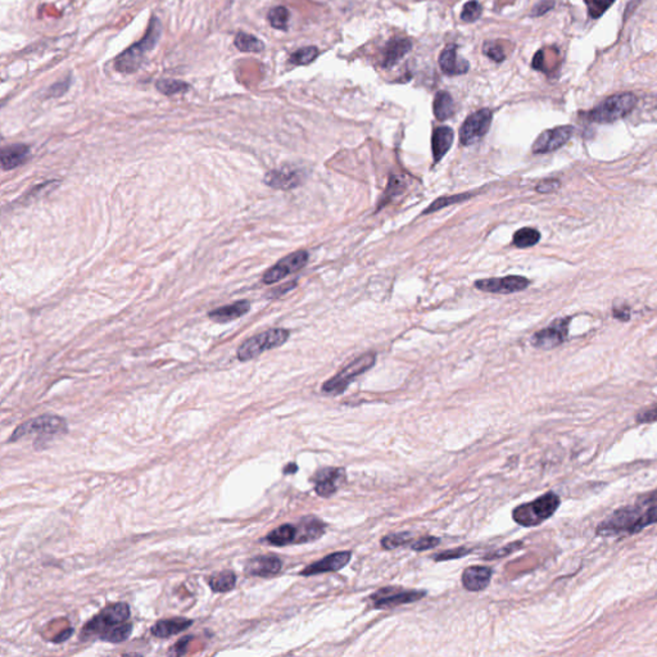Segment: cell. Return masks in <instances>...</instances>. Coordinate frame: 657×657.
Wrapping results in <instances>:
<instances>
[{
    "label": "cell",
    "mask_w": 657,
    "mask_h": 657,
    "mask_svg": "<svg viewBox=\"0 0 657 657\" xmlns=\"http://www.w3.org/2000/svg\"><path fill=\"white\" fill-rule=\"evenodd\" d=\"M652 524H657V490L640 497L632 506L616 510L601 522L597 533L604 537L634 534Z\"/></svg>",
    "instance_id": "1"
},
{
    "label": "cell",
    "mask_w": 657,
    "mask_h": 657,
    "mask_svg": "<svg viewBox=\"0 0 657 657\" xmlns=\"http://www.w3.org/2000/svg\"><path fill=\"white\" fill-rule=\"evenodd\" d=\"M162 33V26L160 19L152 17L146 34L139 43L131 45L126 51L120 54L114 60V69L121 74H134L142 67L146 60V54L153 51L158 43Z\"/></svg>",
    "instance_id": "2"
},
{
    "label": "cell",
    "mask_w": 657,
    "mask_h": 657,
    "mask_svg": "<svg viewBox=\"0 0 657 657\" xmlns=\"http://www.w3.org/2000/svg\"><path fill=\"white\" fill-rule=\"evenodd\" d=\"M560 497L549 492L529 504L518 506L512 512V519L521 527H537L548 520L560 507Z\"/></svg>",
    "instance_id": "3"
},
{
    "label": "cell",
    "mask_w": 657,
    "mask_h": 657,
    "mask_svg": "<svg viewBox=\"0 0 657 657\" xmlns=\"http://www.w3.org/2000/svg\"><path fill=\"white\" fill-rule=\"evenodd\" d=\"M635 104L637 96L632 93L611 95L592 111H589L587 117L589 121L597 123H613L629 114L634 110Z\"/></svg>",
    "instance_id": "4"
},
{
    "label": "cell",
    "mask_w": 657,
    "mask_h": 657,
    "mask_svg": "<svg viewBox=\"0 0 657 657\" xmlns=\"http://www.w3.org/2000/svg\"><path fill=\"white\" fill-rule=\"evenodd\" d=\"M289 335L291 334L285 329H270L264 333L257 334L240 345L238 359L240 361L256 359L266 350H273L282 345L289 339Z\"/></svg>",
    "instance_id": "5"
},
{
    "label": "cell",
    "mask_w": 657,
    "mask_h": 657,
    "mask_svg": "<svg viewBox=\"0 0 657 657\" xmlns=\"http://www.w3.org/2000/svg\"><path fill=\"white\" fill-rule=\"evenodd\" d=\"M375 362L376 356L374 353L362 355L359 359H355L348 366L344 367L341 373H338L336 375L324 383L323 388H321L323 393L332 394V395L341 394L348 388V385L350 384V382L355 377L366 373L367 370H370L371 367L375 365Z\"/></svg>",
    "instance_id": "6"
},
{
    "label": "cell",
    "mask_w": 657,
    "mask_h": 657,
    "mask_svg": "<svg viewBox=\"0 0 657 657\" xmlns=\"http://www.w3.org/2000/svg\"><path fill=\"white\" fill-rule=\"evenodd\" d=\"M130 617V607L126 604H114L111 606L105 607L101 614L96 615L93 620H90L86 624L84 632L81 633L83 637H90V635H101L105 632H108L113 626L120 625V624L126 623Z\"/></svg>",
    "instance_id": "7"
},
{
    "label": "cell",
    "mask_w": 657,
    "mask_h": 657,
    "mask_svg": "<svg viewBox=\"0 0 657 657\" xmlns=\"http://www.w3.org/2000/svg\"><path fill=\"white\" fill-rule=\"evenodd\" d=\"M66 432H67V424L65 418H60L57 415H43V416L28 420L25 424L19 425L9 438V442H16L18 439L30 434L56 436V434H62Z\"/></svg>",
    "instance_id": "8"
},
{
    "label": "cell",
    "mask_w": 657,
    "mask_h": 657,
    "mask_svg": "<svg viewBox=\"0 0 657 657\" xmlns=\"http://www.w3.org/2000/svg\"><path fill=\"white\" fill-rule=\"evenodd\" d=\"M492 111L488 108H483L474 112L462 123L460 128V142L462 146H472L481 140L488 133L492 123Z\"/></svg>",
    "instance_id": "9"
},
{
    "label": "cell",
    "mask_w": 657,
    "mask_h": 657,
    "mask_svg": "<svg viewBox=\"0 0 657 657\" xmlns=\"http://www.w3.org/2000/svg\"><path fill=\"white\" fill-rule=\"evenodd\" d=\"M570 318H558L531 338V344L539 350H554L568 339Z\"/></svg>",
    "instance_id": "10"
},
{
    "label": "cell",
    "mask_w": 657,
    "mask_h": 657,
    "mask_svg": "<svg viewBox=\"0 0 657 657\" xmlns=\"http://www.w3.org/2000/svg\"><path fill=\"white\" fill-rule=\"evenodd\" d=\"M307 261L308 253L306 250L294 252L289 256L284 257L276 265L268 268L262 278V282L265 284L280 282L284 278L299 271L303 266H306Z\"/></svg>",
    "instance_id": "11"
},
{
    "label": "cell",
    "mask_w": 657,
    "mask_h": 657,
    "mask_svg": "<svg viewBox=\"0 0 657 657\" xmlns=\"http://www.w3.org/2000/svg\"><path fill=\"white\" fill-rule=\"evenodd\" d=\"M574 134L572 126H557L543 131L533 144V153L546 154L565 146Z\"/></svg>",
    "instance_id": "12"
},
{
    "label": "cell",
    "mask_w": 657,
    "mask_h": 657,
    "mask_svg": "<svg viewBox=\"0 0 657 657\" xmlns=\"http://www.w3.org/2000/svg\"><path fill=\"white\" fill-rule=\"evenodd\" d=\"M424 597H425V592L423 590L386 588L374 593L371 596V599L374 601V606L376 608H386V607L401 606L404 604H412Z\"/></svg>",
    "instance_id": "13"
},
{
    "label": "cell",
    "mask_w": 657,
    "mask_h": 657,
    "mask_svg": "<svg viewBox=\"0 0 657 657\" xmlns=\"http://www.w3.org/2000/svg\"><path fill=\"white\" fill-rule=\"evenodd\" d=\"M530 282L522 276H504V278H493L475 282V288L481 291L495 293V294H510L516 291H524L529 287Z\"/></svg>",
    "instance_id": "14"
},
{
    "label": "cell",
    "mask_w": 657,
    "mask_h": 657,
    "mask_svg": "<svg viewBox=\"0 0 657 657\" xmlns=\"http://www.w3.org/2000/svg\"><path fill=\"white\" fill-rule=\"evenodd\" d=\"M303 181V172L291 166L270 171L265 176V184L270 188L291 190L297 188Z\"/></svg>",
    "instance_id": "15"
},
{
    "label": "cell",
    "mask_w": 657,
    "mask_h": 657,
    "mask_svg": "<svg viewBox=\"0 0 657 657\" xmlns=\"http://www.w3.org/2000/svg\"><path fill=\"white\" fill-rule=\"evenodd\" d=\"M345 481V471L336 468L320 470L315 477V490L320 497L333 495Z\"/></svg>",
    "instance_id": "16"
},
{
    "label": "cell",
    "mask_w": 657,
    "mask_h": 657,
    "mask_svg": "<svg viewBox=\"0 0 657 657\" xmlns=\"http://www.w3.org/2000/svg\"><path fill=\"white\" fill-rule=\"evenodd\" d=\"M350 557H352V554L350 551L330 554L323 560L308 565L306 569H303L300 572V575L302 577H312V575H318V574H323V572H338V570L343 569L347 563H350Z\"/></svg>",
    "instance_id": "17"
},
{
    "label": "cell",
    "mask_w": 657,
    "mask_h": 657,
    "mask_svg": "<svg viewBox=\"0 0 657 657\" xmlns=\"http://www.w3.org/2000/svg\"><path fill=\"white\" fill-rule=\"evenodd\" d=\"M439 66L447 76L463 75L470 69L469 62L457 54V45L450 44L439 56Z\"/></svg>",
    "instance_id": "18"
},
{
    "label": "cell",
    "mask_w": 657,
    "mask_h": 657,
    "mask_svg": "<svg viewBox=\"0 0 657 657\" xmlns=\"http://www.w3.org/2000/svg\"><path fill=\"white\" fill-rule=\"evenodd\" d=\"M282 560L276 556H258L249 560L246 572L253 577H273L282 570Z\"/></svg>",
    "instance_id": "19"
},
{
    "label": "cell",
    "mask_w": 657,
    "mask_h": 657,
    "mask_svg": "<svg viewBox=\"0 0 657 657\" xmlns=\"http://www.w3.org/2000/svg\"><path fill=\"white\" fill-rule=\"evenodd\" d=\"M492 579V569L487 566H471L462 572V584L470 592L487 588Z\"/></svg>",
    "instance_id": "20"
},
{
    "label": "cell",
    "mask_w": 657,
    "mask_h": 657,
    "mask_svg": "<svg viewBox=\"0 0 657 657\" xmlns=\"http://www.w3.org/2000/svg\"><path fill=\"white\" fill-rule=\"evenodd\" d=\"M411 49H412V43L409 39L397 37V39L389 40L383 51L382 66L384 69H392L393 66H395Z\"/></svg>",
    "instance_id": "21"
},
{
    "label": "cell",
    "mask_w": 657,
    "mask_h": 657,
    "mask_svg": "<svg viewBox=\"0 0 657 657\" xmlns=\"http://www.w3.org/2000/svg\"><path fill=\"white\" fill-rule=\"evenodd\" d=\"M249 309H250V303L248 300H239L230 306L216 308L210 312L208 317L217 324H226L244 316Z\"/></svg>",
    "instance_id": "22"
},
{
    "label": "cell",
    "mask_w": 657,
    "mask_h": 657,
    "mask_svg": "<svg viewBox=\"0 0 657 657\" xmlns=\"http://www.w3.org/2000/svg\"><path fill=\"white\" fill-rule=\"evenodd\" d=\"M453 139H454V134H453V130L451 128L441 126V128H436L433 131L432 149H433L434 162H439L447 154V152L450 151V148L453 144Z\"/></svg>",
    "instance_id": "23"
},
{
    "label": "cell",
    "mask_w": 657,
    "mask_h": 657,
    "mask_svg": "<svg viewBox=\"0 0 657 657\" xmlns=\"http://www.w3.org/2000/svg\"><path fill=\"white\" fill-rule=\"evenodd\" d=\"M326 524L316 518L303 519L297 525V542L296 543H308L314 542L324 536Z\"/></svg>",
    "instance_id": "24"
},
{
    "label": "cell",
    "mask_w": 657,
    "mask_h": 657,
    "mask_svg": "<svg viewBox=\"0 0 657 657\" xmlns=\"http://www.w3.org/2000/svg\"><path fill=\"white\" fill-rule=\"evenodd\" d=\"M30 155V148L25 144H13V146H6L3 148L0 160H1V167L3 170H13L18 167L19 164L26 162V160Z\"/></svg>",
    "instance_id": "25"
},
{
    "label": "cell",
    "mask_w": 657,
    "mask_h": 657,
    "mask_svg": "<svg viewBox=\"0 0 657 657\" xmlns=\"http://www.w3.org/2000/svg\"><path fill=\"white\" fill-rule=\"evenodd\" d=\"M191 620H188L185 617H175V619H167V620H160L154 624L152 628V633L158 638H170L171 635L179 634L188 629L191 625Z\"/></svg>",
    "instance_id": "26"
},
{
    "label": "cell",
    "mask_w": 657,
    "mask_h": 657,
    "mask_svg": "<svg viewBox=\"0 0 657 657\" xmlns=\"http://www.w3.org/2000/svg\"><path fill=\"white\" fill-rule=\"evenodd\" d=\"M266 540L273 545V546H287L297 542V525L293 524H284L282 527L273 530L267 537Z\"/></svg>",
    "instance_id": "27"
},
{
    "label": "cell",
    "mask_w": 657,
    "mask_h": 657,
    "mask_svg": "<svg viewBox=\"0 0 657 657\" xmlns=\"http://www.w3.org/2000/svg\"><path fill=\"white\" fill-rule=\"evenodd\" d=\"M433 112L436 120L444 121L450 119L454 112L452 95L447 92H438L434 96Z\"/></svg>",
    "instance_id": "28"
},
{
    "label": "cell",
    "mask_w": 657,
    "mask_h": 657,
    "mask_svg": "<svg viewBox=\"0 0 657 657\" xmlns=\"http://www.w3.org/2000/svg\"><path fill=\"white\" fill-rule=\"evenodd\" d=\"M210 587L214 590V592H217V593H225V592H229L231 589L235 587V583H237V575L231 570H223V572H217V574H214L211 578H210Z\"/></svg>",
    "instance_id": "29"
},
{
    "label": "cell",
    "mask_w": 657,
    "mask_h": 657,
    "mask_svg": "<svg viewBox=\"0 0 657 657\" xmlns=\"http://www.w3.org/2000/svg\"><path fill=\"white\" fill-rule=\"evenodd\" d=\"M234 44L243 53H261L265 49V44L256 36L247 33H239L237 35Z\"/></svg>",
    "instance_id": "30"
},
{
    "label": "cell",
    "mask_w": 657,
    "mask_h": 657,
    "mask_svg": "<svg viewBox=\"0 0 657 657\" xmlns=\"http://www.w3.org/2000/svg\"><path fill=\"white\" fill-rule=\"evenodd\" d=\"M540 240V232L531 228H522L513 234V244L519 248L536 246Z\"/></svg>",
    "instance_id": "31"
},
{
    "label": "cell",
    "mask_w": 657,
    "mask_h": 657,
    "mask_svg": "<svg viewBox=\"0 0 657 657\" xmlns=\"http://www.w3.org/2000/svg\"><path fill=\"white\" fill-rule=\"evenodd\" d=\"M267 19L270 25L273 26L276 30L287 31L289 26V19H291V12L285 7H275L271 9L267 15Z\"/></svg>",
    "instance_id": "32"
},
{
    "label": "cell",
    "mask_w": 657,
    "mask_h": 657,
    "mask_svg": "<svg viewBox=\"0 0 657 657\" xmlns=\"http://www.w3.org/2000/svg\"><path fill=\"white\" fill-rule=\"evenodd\" d=\"M320 54V51L317 46H305L300 48L298 51H294L289 58V62L296 65V66H307L311 65L314 60H317Z\"/></svg>",
    "instance_id": "33"
},
{
    "label": "cell",
    "mask_w": 657,
    "mask_h": 657,
    "mask_svg": "<svg viewBox=\"0 0 657 657\" xmlns=\"http://www.w3.org/2000/svg\"><path fill=\"white\" fill-rule=\"evenodd\" d=\"M155 86H157V90L161 92V93L164 95H175L180 94V93H185V92H188L189 87H190L187 83L180 81V80H172V78H162V80H158Z\"/></svg>",
    "instance_id": "34"
},
{
    "label": "cell",
    "mask_w": 657,
    "mask_h": 657,
    "mask_svg": "<svg viewBox=\"0 0 657 657\" xmlns=\"http://www.w3.org/2000/svg\"><path fill=\"white\" fill-rule=\"evenodd\" d=\"M131 632H133L131 624H120V625L113 626L108 632L104 633L101 638L103 640L111 642V643H120V642L128 640Z\"/></svg>",
    "instance_id": "35"
},
{
    "label": "cell",
    "mask_w": 657,
    "mask_h": 657,
    "mask_svg": "<svg viewBox=\"0 0 657 657\" xmlns=\"http://www.w3.org/2000/svg\"><path fill=\"white\" fill-rule=\"evenodd\" d=\"M584 3L588 9L589 16L597 19L606 13V10L614 4L615 0H584Z\"/></svg>",
    "instance_id": "36"
},
{
    "label": "cell",
    "mask_w": 657,
    "mask_h": 657,
    "mask_svg": "<svg viewBox=\"0 0 657 657\" xmlns=\"http://www.w3.org/2000/svg\"><path fill=\"white\" fill-rule=\"evenodd\" d=\"M481 13H483V7L478 0H470L462 8L461 19L471 24V22L478 21Z\"/></svg>",
    "instance_id": "37"
},
{
    "label": "cell",
    "mask_w": 657,
    "mask_h": 657,
    "mask_svg": "<svg viewBox=\"0 0 657 657\" xmlns=\"http://www.w3.org/2000/svg\"><path fill=\"white\" fill-rule=\"evenodd\" d=\"M468 198H470V194H459V196L439 198V199H436V202H433L432 205L427 207V210L424 211V214H427L436 212V211H439V210H442V208L447 207V205H454V203H459V202H463V200L468 199Z\"/></svg>",
    "instance_id": "38"
},
{
    "label": "cell",
    "mask_w": 657,
    "mask_h": 657,
    "mask_svg": "<svg viewBox=\"0 0 657 657\" xmlns=\"http://www.w3.org/2000/svg\"><path fill=\"white\" fill-rule=\"evenodd\" d=\"M406 179L402 178V176H391V180H389V185H388V189H386V196H385V199H383L382 205H385L388 203L392 198L394 196L401 194L403 190H406Z\"/></svg>",
    "instance_id": "39"
},
{
    "label": "cell",
    "mask_w": 657,
    "mask_h": 657,
    "mask_svg": "<svg viewBox=\"0 0 657 657\" xmlns=\"http://www.w3.org/2000/svg\"><path fill=\"white\" fill-rule=\"evenodd\" d=\"M412 536L410 533H398V534H391L382 539V546L385 549H394L398 547L404 546L410 543Z\"/></svg>",
    "instance_id": "40"
},
{
    "label": "cell",
    "mask_w": 657,
    "mask_h": 657,
    "mask_svg": "<svg viewBox=\"0 0 657 657\" xmlns=\"http://www.w3.org/2000/svg\"><path fill=\"white\" fill-rule=\"evenodd\" d=\"M483 53L487 56L488 58L495 60L497 63H501L506 60L504 48L495 42H486L483 44Z\"/></svg>",
    "instance_id": "41"
},
{
    "label": "cell",
    "mask_w": 657,
    "mask_h": 657,
    "mask_svg": "<svg viewBox=\"0 0 657 657\" xmlns=\"http://www.w3.org/2000/svg\"><path fill=\"white\" fill-rule=\"evenodd\" d=\"M439 542H441V539H439V538H420L418 540H416V542H415V543L411 546V548H412L413 551L421 552V551H427V549H432V548H434V547H436L438 545H439Z\"/></svg>",
    "instance_id": "42"
},
{
    "label": "cell",
    "mask_w": 657,
    "mask_h": 657,
    "mask_svg": "<svg viewBox=\"0 0 657 657\" xmlns=\"http://www.w3.org/2000/svg\"><path fill=\"white\" fill-rule=\"evenodd\" d=\"M470 549L468 548H456V549H451V551H445V552H441L439 555H436L434 557L436 561H444V560H452V558H460V557H463V556L468 555L469 554Z\"/></svg>",
    "instance_id": "43"
},
{
    "label": "cell",
    "mask_w": 657,
    "mask_h": 657,
    "mask_svg": "<svg viewBox=\"0 0 657 657\" xmlns=\"http://www.w3.org/2000/svg\"><path fill=\"white\" fill-rule=\"evenodd\" d=\"M635 418H637V421L640 423V424L657 421V403H655L654 406H651L649 409H646V410L640 412Z\"/></svg>",
    "instance_id": "44"
},
{
    "label": "cell",
    "mask_w": 657,
    "mask_h": 657,
    "mask_svg": "<svg viewBox=\"0 0 657 657\" xmlns=\"http://www.w3.org/2000/svg\"><path fill=\"white\" fill-rule=\"evenodd\" d=\"M554 7H555V0H542L533 8L530 16L531 17H540V16L546 15L547 12H549Z\"/></svg>",
    "instance_id": "45"
},
{
    "label": "cell",
    "mask_w": 657,
    "mask_h": 657,
    "mask_svg": "<svg viewBox=\"0 0 657 657\" xmlns=\"http://www.w3.org/2000/svg\"><path fill=\"white\" fill-rule=\"evenodd\" d=\"M560 187H561V182H560L558 180L549 179L539 182L536 190H537L538 193L548 194V193H554V191H556Z\"/></svg>",
    "instance_id": "46"
},
{
    "label": "cell",
    "mask_w": 657,
    "mask_h": 657,
    "mask_svg": "<svg viewBox=\"0 0 657 657\" xmlns=\"http://www.w3.org/2000/svg\"><path fill=\"white\" fill-rule=\"evenodd\" d=\"M521 547L520 542H516V543H511L509 546L504 547L502 549H497L495 552L489 554V555L486 556L487 560H495V558H500V557H504V556L510 555L512 552L518 551Z\"/></svg>",
    "instance_id": "47"
},
{
    "label": "cell",
    "mask_w": 657,
    "mask_h": 657,
    "mask_svg": "<svg viewBox=\"0 0 657 657\" xmlns=\"http://www.w3.org/2000/svg\"><path fill=\"white\" fill-rule=\"evenodd\" d=\"M613 312L619 321H628L631 318V309L628 306H615Z\"/></svg>",
    "instance_id": "48"
},
{
    "label": "cell",
    "mask_w": 657,
    "mask_h": 657,
    "mask_svg": "<svg viewBox=\"0 0 657 657\" xmlns=\"http://www.w3.org/2000/svg\"><path fill=\"white\" fill-rule=\"evenodd\" d=\"M190 640H191V637H187V638H182V640H179V642L173 646V649H173V652H175L176 655H184Z\"/></svg>",
    "instance_id": "49"
},
{
    "label": "cell",
    "mask_w": 657,
    "mask_h": 657,
    "mask_svg": "<svg viewBox=\"0 0 657 657\" xmlns=\"http://www.w3.org/2000/svg\"><path fill=\"white\" fill-rule=\"evenodd\" d=\"M72 634H74V629L69 628V629H66L65 632L58 634L57 638H54L53 640H54V643H60V642H65V640H69Z\"/></svg>",
    "instance_id": "50"
},
{
    "label": "cell",
    "mask_w": 657,
    "mask_h": 657,
    "mask_svg": "<svg viewBox=\"0 0 657 657\" xmlns=\"http://www.w3.org/2000/svg\"><path fill=\"white\" fill-rule=\"evenodd\" d=\"M297 470H298L297 465L291 463V465H289L287 469L284 470V472H285V474H293V472H294V471H297Z\"/></svg>",
    "instance_id": "51"
}]
</instances>
